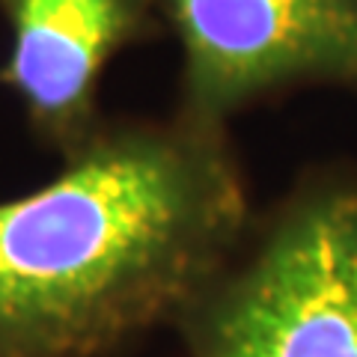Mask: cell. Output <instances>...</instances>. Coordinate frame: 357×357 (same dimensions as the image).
I'll return each mask as SVG.
<instances>
[{
	"mask_svg": "<svg viewBox=\"0 0 357 357\" xmlns=\"http://www.w3.org/2000/svg\"><path fill=\"white\" fill-rule=\"evenodd\" d=\"M248 197L220 128L105 126L39 191L0 203V357H93L188 307Z\"/></svg>",
	"mask_w": 357,
	"mask_h": 357,
	"instance_id": "6da1fadb",
	"label": "cell"
},
{
	"mask_svg": "<svg viewBox=\"0 0 357 357\" xmlns=\"http://www.w3.org/2000/svg\"><path fill=\"white\" fill-rule=\"evenodd\" d=\"M199 357H357V176L286 199L211 304Z\"/></svg>",
	"mask_w": 357,
	"mask_h": 357,
	"instance_id": "7a4b0ae2",
	"label": "cell"
},
{
	"mask_svg": "<svg viewBox=\"0 0 357 357\" xmlns=\"http://www.w3.org/2000/svg\"><path fill=\"white\" fill-rule=\"evenodd\" d=\"M182 48V110L220 128L304 84L357 89V0H152Z\"/></svg>",
	"mask_w": 357,
	"mask_h": 357,
	"instance_id": "3957f363",
	"label": "cell"
},
{
	"mask_svg": "<svg viewBox=\"0 0 357 357\" xmlns=\"http://www.w3.org/2000/svg\"><path fill=\"white\" fill-rule=\"evenodd\" d=\"M0 13L13 36L0 84L66 158L102 128L96 98L107 63L164 30L152 0H0Z\"/></svg>",
	"mask_w": 357,
	"mask_h": 357,
	"instance_id": "277c9868",
	"label": "cell"
}]
</instances>
